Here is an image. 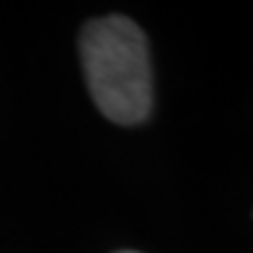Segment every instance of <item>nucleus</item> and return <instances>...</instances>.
<instances>
[{
	"label": "nucleus",
	"instance_id": "1",
	"mask_svg": "<svg viewBox=\"0 0 253 253\" xmlns=\"http://www.w3.org/2000/svg\"><path fill=\"white\" fill-rule=\"evenodd\" d=\"M80 60L98 111L117 124H137L153 109L147 39L124 16L96 18L80 34Z\"/></svg>",
	"mask_w": 253,
	"mask_h": 253
},
{
	"label": "nucleus",
	"instance_id": "2",
	"mask_svg": "<svg viewBox=\"0 0 253 253\" xmlns=\"http://www.w3.org/2000/svg\"><path fill=\"white\" fill-rule=\"evenodd\" d=\"M122 253H134V251H122Z\"/></svg>",
	"mask_w": 253,
	"mask_h": 253
}]
</instances>
